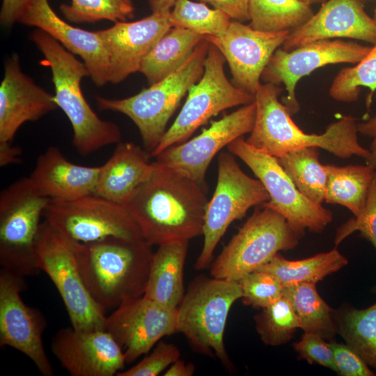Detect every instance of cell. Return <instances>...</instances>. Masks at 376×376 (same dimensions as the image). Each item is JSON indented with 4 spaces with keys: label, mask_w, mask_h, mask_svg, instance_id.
Listing matches in <instances>:
<instances>
[{
    "label": "cell",
    "mask_w": 376,
    "mask_h": 376,
    "mask_svg": "<svg viewBox=\"0 0 376 376\" xmlns=\"http://www.w3.org/2000/svg\"><path fill=\"white\" fill-rule=\"evenodd\" d=\"M154 163L150 178L123 204L143 238L159 246L203 235L209 201L206 189L157 161Z\"/></svg>",
    "instance_id": "6da1fadb"
},
{
    "label": "cell",
    "mask_w": 376,
    "mask_h": 376,
    "mask_svg": "<svg viewBox=\"0 0 376 376\" xmlns=\"http://www.w3.org/2000/svg\"><path fill=\"white\" fill-rule=\"evenodd\" d=\"M152 255L144 239L110 237L76 247L84 283L104 313L144 295Z\"/></svg>",
    "instance_id": "7a4b0ae2"
},
{
    "label": "cell",
    "mask_w": 376,
    "mask_h": 376,
    "mask_svg": "<svg viewBox=\"0 0 376 376\" xmlns=\"http://www.w3.org/2000/svg\"><path fill=\"white\" fill-rule=\"evenodd\" d=\"M283 88L272 83L261 84L254 95L255 122L247 143L275 157L288 152L308 148L324 149L340 158L352 156L366 160L370 151L358 139L356 119L343 116L327 125L320 134H307L291 118L287 107L279 102Z\"/></svg>",
    "instance_id": "3957f363"
},
{
    "label": "cell",
    "mask_w": 376,
    "mask_h": 376,
    "mask_svg": "<svg viewBox=\"0 0 376 376\" xmlns=\"http://www.w3.org/2000/svg\"><path fill=\"white\" fill-rule=\"evenodd\" d=\"M31 39L44 56L52 75L54 101L68 117L73 130L72 145L81 155L121 141V132L113 122L102 120L85 99L81 79L90 73L84 62L45 31L37 29Z\"/></svg>",
    "instance_id": "277c9868"
},
{
    "label": "cell",
    "mask_w": 376,
    "mask_h": 376,
    "mask_svg": "<svg viewBox=\"0 0 376 376\" xmlns=\"http://www.w3.org/2000/svg\"><path fill=\"white\" fill-rule=\"evenodd\" d=\"M209 47L204 39L178 69L134 95L122 99L97 96V107L129 117L139 131L144 148L151 154L182 99L202 77Z\"/></svg>",
    "instance_id": "5b68a950"
},
{
    "label": "cell",
    "mask_w": 376,
    "mask_h": 376,
    "mask_svg": "<svg viewBox=\"0 0 376 376\" xmlns=\"http://www.w3.org/2000/svg\"><path fill=\"white\" fill-rule=\"evenodd\" d=\"M242 296L239 281L196 278L177 308L178 332L182 333L198 352L230 367L224 335L229 311Z\"/></svg>",
    "instance_id": "8992f818"
},
{
    "label": "cell",
    "mask_w": 376,
    "mask_h": 376,
    "mask_svg": "<svg viewBox=\"0 0 376 376\" xmlns=\"http://www.w3.org/2000/svg\"><path fill=\"white\" fill-rule=\"evenodd\" d=\"M305 230L277 212L261 206L246 221L213 263L212 277L239 281L268 263L280 251L295 248Z\"/></svg>",
    "instance_id": "52a82bcc"
},
{
    "label": "cell",
    "mask_w": 376,
    "mask_h": 376,
    "mask_svg": "<svg viewBox=\"0 0 376 376\" xmlns=\"http://www.w3.org/2000/svg\"><path fill=\"white\" fill-rule=\"evenodd\" d=\"M77 243L44 220L35 245L37 265L56 286L73 328L106 330L107 317L91 297L80 274Z\"/></svg>",
    "instance_id": "ba28073f"
},
{
    "label": "cell",
    "mask_w": 376,
    "mask_h": 376,
    "mask_svg": "<svg viewBox=\"0 0 376 376\" xmlns=\"http://www.w3.org/2000/svg\"><path fill=\"white\" fill-rule=\"evenodd\" d=\"M49 199L40 195L29 177L22 178L0 194V264L23 277L40 271L35 256L40 219Z\"/></svg>",
    "instance_id": "9c48e42d"
},
{
    "label": "cell",
    "mask_w": 376,
    "mask_h": 376,
    "mask_svg": "<svg viewBox=\"0 0 376 376\" xmlns=\"http://www.w3.org/2000/svg\"><path fill=\"white\" fill-rule=\"evenodd\" d=\"M225 62L220 51L210 43L202 77L189 89L182 109L151 152L152 157L186 141L198 127L220 112L254 101V95L228 79L224 72Z\"/></svg>",
    "instance_id": "30bf717a"
},
{
    "label": "cell",
    "mask_w": 376,
    "mask_h": 376,
    "mask_svg": "<svg viewBox=\"0 0 376 376\" xmlns=\"http://www.w3.org/2000/svg\"><path fill=\"white\" fill-rule=\"evenodd\" d=\"M217 162V185L208 201L203 247L194 265L198 270L208 266L219 242L234 221L244 217L251 207L269 199L262 182L245 173L231 152L219 153Z\"/></svg>",
    "instance_id": "8fae6325"
},
{
    "label": "cell",
    "mask_w": 376,
    "mask_h": 376,
    "mask_svg": "<svg viewBox=\"0 0 376 376\" xmlns=\"http://www.w3.org/2000/svg\"><path fill=\"white\" fill-rule=\"evenodd\" d=\"M42 217L56 230L80 243L110 237L143 239L124 205L95 194L70 201L49 199Z\"/></svg>",
    "instance_id": "7c38bea8"
},
{
    "label": "cell",
    "mask_w": 376,
    "mask_h": 376,
    "mask_svg": "<svg viewBox=\"0 0 376 376\" xmlns=\"http://www.w3.org/2000/svg\"><path fill=\"white\" fill-rule=\"evenodd\" d=\"M252 171L267 190L269 199L260 205L285 217L295 227L322 233L333 219L332 212L306 198L279 164L276 157L256 149L242 137L227 146Z\"/></svg>",
    "instance_id": "4fadbf2b"
},
{
    "label": "cell",
    "mask_w": 376,
    "mask_h": 376,
    "mask_svg": "<svg viewBox=\"0 0 376 376\" xmlns=\"http://www.w3.org/2000/svg\"><path fill=\"white\" fill-rule=\"evenodd\" d=\"M255 118L253 101L212 121L198 136L164 150L155 161L206 189L205 175L214 157L235 139L250 133Z\"/></svg>",
    "instance_id": "5bb4252c"
},
{
    "label": "cell",
    "mask_w": 376,
    "mask_h": 376,
    "mask_svg": "<svg viewBox=\"0 0 376 376\" xmlns=\"http://www.w3.org/2000/svg\"><path fill=\"white\" fill-rule=\"evenodd\" d=\"M371 48L338 39L314 41L290 51L279 48L270 58L261 79L265 83L284 84L287 95L283 104L292 115L299 110L295 94L299 79L327 65L357 63L368 55Z\"/></svg>",
    "instance_id": "9a60e30c"
},
{
    "label": "cell",
    "mask_w": 376,
    "mask_h": 376,
    "mask_svg": "<svg viewBox=\"0 0 376 376\" xmlns=\"http://www.w3.org/2000/svg\"><path fill=\"white\" fill-rule=\"evenodd\" d=\"M24 277L1 268L0 345L22 352L44 376H53L54 370L45 352L42 335L47 322L41 312L22 300Z\"/></svg>",
    "instance_id": "2e32d148"
},
{
    "label": "cell",
    "mask_w": 376,
    "mask_h": 376,
    "mask_svg": "<svg viewBox=\"0 0 376 376\" xmlns=\"http://www.w3.org/2000/svg\"><path fill=\"white\" fill-rule=\"evenodd\" d=\"M290 31H262L232 20L217 36H205L223 54L237 88L255 95L264 70L274 53L282 46Z\"/></svg>",
    "instance_id": "e0dca14e"
},
{
    "label": "cell",
    "mask_w": 376,
    "mask_h": 376,
    "mask_svg": "<svg viewBox=\"0 0 376 376\" xmlns=\"http://www.w3.org/2000/svg\"><path fill=\"white\" fill-rule=\"evenodd\" d=\"M106 330L121 347L126 363L147 354L163 337L178 332L177 308L164 306L144 295L114 309Z\"/></svg>",
    "instance_id": "ac0fdd59"
},
{
    "label": "cell",
    "mask_w": 376,
    "mask_h": 376,
    "mask_svg": "<svg viewBox=\"0 0 376 376\" xmlns=\"http://www.w3.org/2000/svg\"><path fill=\"white\" fill-rule=\"evenodd\" d=\"M52 352L72 376H112L126 363L121 347L104 329H60L52 338Z\"/></svg>",
    "instance_id": "d6986e66"
},
{
    "label": "cell",
    "mask_w": 376,
    "mask_h": 376,
    "mask_svg": "<svg viewBox=\"0 0 376 376\" xmlns=\"http://www.w3.org/2000/svg\"><path fill=\"white\" fill-rule=\"evenodd\" d=\"M171 27L169 13H152L136 21L118 22L96 31L109 59V82L118 84L139 72L144 58Z\"/></svg>",
    "instance_id": "ffe728a7"
},
{
    "label": "cell",
    "mask_w": 376,
    "mask_h": 376,
    "mask_svg": "<svg viewBox=\"0 0 376 376\" xmlns=\"http://www.w3.org/2000/svg\"><path fill=\"white\" fill-rule=\"evenodd\" d=\"M340 38L376 42V23L361 0L324 2L308 21L290 31L282 47L290 51L314 41Z\"/></svg>",
    "instance_id": "44dd1931"
},
{
    "label": "cell",
    "mask_w": 376,
    "mask_h": 376,
    "mask_svg": "<svg viewBox=\"0 0 376 376\" xmlns=\"http://www.w3.org/2000/svg\"><path fill=\"white\" fill-rule=\"evenodd\" d=\"M18 22L45 31L69 52L80 56L97 86L109 82V59L97 31L70 25L58 16L48 0H30Z\"/></svg>",
    "instance_id": "7402d4cb"
},
{
    "label": "cell",
    "mask_w": 376,
    "mask_h": 376,
    "mask_svg": "<svg viewBox=\"0 0 376 376\" xmlns=\"http://www.w3.org/2000/svg\"><path fill=\"white\" fill-rule=\"evenodd\" d=\"M57 107L54 95L22 72L17 54L7 59L0 85V142L11 143L22 124Z\"/></svg>",
    "instance_id": "603a6c76"
},
{
    "label": "cell",
    "mask_w": 376,
    "mask_h": 376,
    "mask_svg": "<svg viewBox=\"0 0 376 376\" xmlns=\"http://www.w3.org/2000/svg\"><path fill=\"white\" fill-rule=\"evenodd\" d=\"M100 166L69 161L56 146L40 155L29 178L38 193L49 199L70 201L94 194Z\"/></svg>",
    "instance_id": "cb8c5ba5"
},
{
    "label": "cell",
    "mask_w": 376,
    "mask_h": 376,
    "mask_svg": "<svg viewBox=\"0 0 376 376\" xmlns=\"http://www.w3.org/2000/svg\"><path fill=\"white\" fill-rule=\"evenodd\" d=\"M150 157V152L133 142H119L100 166L94 194L123 205L151 175L155 163Z\"/></svg>",
    "instance_id": "d4e9b609"
},
{
    "label": "cell",
    "mask_w": 376,
    "mask_h": 376,
    "mask_svg": "<svg viewBox=\"0 0 376 376\" xmlns=\"http://www.w3.org/2000/svg\"><path fill=\"white\" fill-rule=\"evenodd\" d=\"M189 241L164 243L153 253L144 296L176 309L184 296V267Z\"/></svg>",
    "instance_id": "484cf974"
},
{
    "label": "cell",
    "mask_w": 376,
    "mask_h": 376,
    "mask_svg": "<svg viewBox=\"0 0 376 376\" xmlns=\"http://www.w3.org/2000/svg\"><path fill=\"white\" fill-rule=\"evenodd\" d=\"M205 36L180 27H171L144 58L139 72L152 85L178 69Z\"/></svg>",
    "instance_id": "4316f807"
},
{
    "label": "cell",
    "mask_w": 376,
    "mask_h": 376,
    "mask_svg": "<svg viewBox=\"0 0 376 376\" xmlns=\"http://www.w3.org/2000/svg\"><path fill=\"white\" fill-rule=\"evenodd\" d=\"M324 166L327 172L324 202L342 205L354 217L359 216L366 205L375 169L367 164Z\"/></svg>",
    "instance_id": "83f0119b"
},
{
    "label": "cell",
    "mask_w": 376,
    "mask_h": 376,
    "mask_svg": "<svg viewBox=\"0 0 376 376\" xmlns=\"http://www.w3.org/2000/svg\"><path fill=\"white\" fill-rule=\"evenodd\" d=\"M347 264V258L335 247L330 251L298 260H288L278 253L256 270L272 274L287 286L299 283H317Z\"/></svg>",
    "instance_id": "f1b7e54d"
},
{
    "label": "cell",
    "mask_w": 376,
    "mask_h": 376,
    "mask_svg": "<svg viewBox=\"0 0 376 376\" xmlns=\"http://www.w3.org/2000/svg\"><path fill=\"white\" fill-rule=\"evenodd\" d=\"M283 296L291 303L299 328L306 333L332 340L337 334L334 310L320 296L316 283H299L284 286Z\"/></svg>",
    "instance_id": "f546056e"
},
{
    "label": "cell",
    "mask_w": 376,
    "mask_h": 376,
    "mask_svg": "<svg viewBox=\"0 0 376 376\" xmlns=\"http://www.w3.org/2000/svg\"><path fill=\"white\" fill-rule=\"evenodd\" d=\"M319 157V148L308 147L288 152L276 159L298 190L309 201L322 205L327 172Z\"/></svg>",
    "instance_id": "4dcf8cb0"
},
{
    "label": "cell",
    "mask_w": 376,
    "mask_h": 376,
    "mask_svg": "<svg viewBox=\"0 0 376 376\" xmlns=\"http://www.w3.org/2000/svg\"><path fill=\"white\" fill-rule=\"evenodd\" d=\"M250 26L262 31H291L314 14L299 0H249Z\"/></svg>",
    "instance_id": "1f68e13d"
},
{
    "label": "cell",
    "mask_w": 376,
    "mask_h": 376,
    "mask_svg": "<svg viewBox=\"0 0 376 376\" xmlns=\"http://www.w3.org/2000/svg\"><path fill=\"white\" fill-rule=\"evenodd\" d=\"M337 334L376 370V302L364 309L347 308L336 318Z\"/></svg>",
    "instance_id": "d6a6232c"
},
{
    "label": "cell",
    "mask_w": 376,
    "mask_h": 376,
    "mask_svg": "<svg viewBox=\"0 0 376 376\" xmlns=\"http://www.w3.org/2000/svg\"><path fill=\"white\" fill-rule=\"evenodd\" d=\"M169 19L172 27L186 29L203 36L223 34L232 21L224 12L191 0H176Z\"/></svg>",
    "instance_id": "836d02e7"
},
{
    "label": "cell",
    "mask_w": 376,
    "mask_h": 376,
    "mask_svg": "<svg viewBox=\"0 0 376 376\" xmlns=\"http://www.w3.org/2000/svg\"><path fill=\"white\" fill-rule=\"evenodd\" d=\"M256 331L264 344L278 346L288 343L299 328L290 301L282 297L254 317Z\"/></svg>",
    "instance_id": "e575fe53"
},
{
    "label": "cell",
    "mask_w": 376,
    "mask_h": 376,
    "mask_svg": "<svg viewBox=\"0 0 376 376\" xmlns=\"http://www.w3.org/2000/svg\"><path fill=\"white\" fill-rule=\"evenodd\" d=\"M361 87L376 91V42L368 55L353 67L342 68L333 79L329 93L334 100L353 102L359 99Z\"/></svg>",
    "instance_id": "d590c367"
},
{
    "label": "cell",
    "mask_w": 376,
    "mask_h": 376,
    "mask_svg": "<svg viewBox=\"0 0 376 376\" xmlns=\"http://www.w3.org/2000/svg\"><path fill=\"white\" fill-rule=\"evenodd\" d=\"M60 10L65 18L74 23L109 20L125 22L134 15L132 0H72Z\"/></svg>",
    "instance_id": "8d00e7d4"
},
{
    "label": "cell",
    "mask_w": 376,
    "mask_h": 376,
    "mask_svg": "<svg viewBox=\"0 0 376 376\" xmlns=\"http://www.w3.org/2000/svg\"><path fill=\"white\" fill-rule=\"evenodd\" d=\"M243 304L254 308H264L283 297L284 286L272 274L253 271L239 281Z\"/></svg>",
    "instance_id": "74e56055"
},
{
    "label": "cell",
    "mask_w": 376,
    "mask_h": 376,
    "mask_svg": "<svg viewBox=\"0 0 376 376\" xmlns=\"http://www.w3.org/2000/svg\"><path fill=\"white\" fill-rule=\"evenodd\" d=\"M355 231L360 232L376 249V169L363 211L359 216L350 219L337 229L334 240L336 248Z\"/></svg>",
    "instance_id": "f35d334b"
},
{
    "label": "cell",
    "mask_w": 376,
    "mask_h": 376,
    "mask_svg": "<svg viewBox=\"0 0 376 376\" xmlns=\"http://www.w3.org/2000/svg\"><path fill=\"white\" fill-rule=\"evenodd\" d=\"M178 347L172 343L159 341L152 352L141 361L117 376H156L180 359Z\"/></svg>",
    "instance_id": "ab89813d"
},
{
    "label": "cell",
    "mask_w": 376,
    "mask_h": 376,
    "mask_svg": "<svg viewBox=\"0 0 376 376\" xmlns=\"http://www.w3.org/2000/svg\"><path fill=\"white\" fill-rule=\"evenodd\" d=\"M295 350L301 359L309 363H317L336 372L334 354L329 343L322 337L312 333L303 334L301 339L293 344Z\"/></svg>",
    "instance_id": "60d3db41"
},
{
    "label": "cell",
    "mask_w": 376,
    "mask_h": 376,
    "mask_svg": "<svg viewBox=\"0 0 376 376\" xmlns=\"http://www.w3.org/2000/svg\"><path fill=\"white\" fill-rule=\"evenodd\" d=\"M334 354L336 373L343 376H374L363 360L346 343H329Z\"/></svg>",
    "instance_id": "b9f144b4"
},
{
    "label": "cell",
    "mask_w": 376,
    "mask_h": 376,
    "mask_svg": "<svg viewBox=\"0 0 376 376\" xmlns=\"http://www.w3.org/2000/svg\"><path fill=\"white\" fill-rule=\"evenodd\" d=\"M199 2L209 3L224 12L232 20L244 22L249 20V0H198Z\"/></svg>",
    "instance_id": "7bdbcfd3"
},
{
    "label": "cell",
    "mask_w": 376,
    "mask_h": 376,
    "mask_svg": "<svg viewBox=\"0 0 376 376\" xmlns=\"http://www.w3.org/2000/svg\"><path fill=\"white\" fill-rule=\"evenodd\" d=\"M30 0H2L0 12L1 24L5 26H10L18 22L24 8Z\"/></svg>",
    "instance_id": "ee69618b"
},
{
    "label": "cell",
    "mask_w": 376,
    "mask_h": 376,
    "mask_svg": "<svg viewBox=\"0 0 376 376\" xmlns=\"http://www.w3.org/2000/svg\"><path fill=\"white\" fill-rule=\"evenodd\" d=\"M374 93L376 100V91ZM357 128L359 133L368 136L370 139L368 148L370 155L366 162L376 169V112L371 117L357 123Z\"/></svg>",
    "instance_id": "f6af8a7d"
},
{
    "label": "cell",
    "mask_w": 376,
    "mask_h": 376,
    "mask_svg": "<svg viewBox=\"0 0 376 376\" xmlns=\"http://www.w3.org/2000/svg\"><path fill=\"white\" fill-rule=\"evenodd\" d=\"M21 149L9 142H0V166H6L21 162Z\"/></svg>",
    "instance_id": "bcb514c9"
},
{
    "label": "cell",
    "mask_w": 376,
    "mask_h": 376,
    "mask_svg": "<svg viewBox=\"0 0 376 376\" xmlns=\"http://www.w3.org/2000/svg\"><path fill=\"white\" fill-rule=\"evenodd\" d=\"M194 366L191 363H186L184 361L178 359L173 362L165 371L164 376H192L194 373Z\"/></svg>",
    "instance_id": "7dc6e473"
},
{
    "label": "cell",
    "mask_w": 376,
    "mask_h": 376,
    "mask_svg": "<svg viewBox=\"0 0 376 376\" xmlns=\"http://www.w3.org/2000/svg\"><path fill=\"white\" fill-rule=\"evenodd\" d=\"M152 13H169L176 0H148Z\"/></svg>",
    "instance_id": "c3c4849f"
},
{
    "label": "cell",
    "mask_w": 376,
    "mask_h": 376,
    "mask_svg": "<svg viewBox=\"0 0 376 376\" xmlns=\"http://www.w3.org/2000/svg\"><path fill=\"white\" fill-rule=\"evenodd\" d=\"M309 6H311L313 4H315V3H324L326 1V0H299Z\"/></svg>",
    "instance_id": "681fc988"
},
{
    "label": "cell",
    "mask_w": 376,
    "mask_h": 376,
    "mask_svg": "<svg viewBox=\"0 0 376 376\" xmlns=\"http://www.w3.org/2000/svg\"><path fill=\"white\" fill-rule=\"evenodd\" d=\"M373 18L374 21L375 22V23H376V8L375 10V14H374V17Z\"/></svg>",
    "instance_id": "f907efd6"
},
{
    "label": "cell",
    "mask_w": 376,
    "mask_h": 376,
    "mask_svg": "<svg viewBox=\"0 0 376 376\" xmlns=\"http://www.w3.org/2000/svg\"><path fill=\"white\" fill-rule=\"evenodd\" d=\"M361 1H370V0H361Z\"/></svg>",
    "instance_id": "816d5d0a"
}]
</instances>
